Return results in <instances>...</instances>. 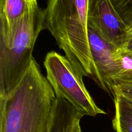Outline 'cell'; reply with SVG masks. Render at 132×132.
I'll return each instance as SVG.
<instances>
[{
    "instance_id": "obj_7",
    "label": "cell",
    "mask_w": 132,
    "mask_h": 132,
    "mask_svg": "<svg viewBox=\"0 0 132 132\" xmlns=\"http://www.w3.org/2000/svg\"><path fill=\"white\" fill-rule=\"evenodd\" d=\"M37 0H0V45L9 46L19 21Z\"/></svg>"
},
{
    "instance_id": "obj_1",
    "label": "cell",
    "mask_w": 132,
    "mask_h": 132,
    "mask_svg": "<svg viewBox=\"0 0 132 132\" xmlns=\"http://www.w3.org/2000/svg\"><path fill=\"white\" fill-rule=\"evenodd\" d=\"M55 99L34 58L15 88L0 97V132H48Z\"/></svg>"
},
{
    "instance_id": "obj_13",
    "label": "cell",
    "mask_w": 132,
    "mask_h": 132,
    "mask_svg": "<svg viewBox=\"0 0 132 132\" xmlns=\"http://www.w3.org/2000/svg\"><path fill=\"white\" fill-rule=\"evenodd\" d=\"M123 46L132 51V26L126 30V39Z\"/></svg>"
},
{
    "instance_id": "obj_4",
    "label": "cell",
    "mask_w": 132,
    "mask_h": 132,
    "mask_svg": "<svg viewBox=\"0 0 132 132\" xmlns=\"http://www.w3.org/2000/svg\"><path fill=\"white\" fill-rule=\"evenodd\" d=\"M88 0H48L45 26L59 37L78 39L88 34Z\"/></svg>"
},
{
    "instance_id": "obj_12",
    "label": "cell",
    "mask_w": 132,
    "mask_h": 132,
    "mask_svg": "<svg viewBox=\"0 0 132 132\" xmlns=\"http://www.w3.org/2000/svg\"><path fill=\"white\" fill-rule=\"evenodd\" d=\"M113 95L119 94L132 101V81L116 84L112 88Z\"/></svg>"
},
{
    "instance_id": "obj_11",
    "label": "cell",
    "mask_w": 132,
    "mask_h": 132,
    "mask_svg": "<svg viewBox=\"0 0 132 132\" xmlns=\"http://www.w3.org/2000/svg\"><path fill=\"white\" fill-rule=\"evenodd\" d=\"M126 28L132 26V0H110Z\"/></svg>"
},
{
    "instance_id": "obj_14",
    "label": "cell",
    "mask_w": 132,
    "mask_h": 132,
    "mask_svg": "<svg viewBox=\"0 0 132 132\" xmlns=\"http://www.w3.org/2000/svg\"><path fill=\"white\" fill-rule=\"evenodd\" d=\"M73 132H82V130H81V126H80V121L77 122L76 123V125H75L74 129H73Z\"/></svg>"
},
{
    "instance_id": "obj_2",
    "label": "cell",
    "mask_w": 132,
    "mask_h": 132,
    "mask_svg": "<svg viewBox=\"0 0 132 132\" xmlns=\"http://www.w3.org/2000/svg\"><path fill=\"white\" fill-rule=\"evenodd\" d=\"M43 29L45 11L36 1L19 19L10 46L0 45V97L9 94L23 78L34 59V47Z\"/></svg>"
},
{
    "instance_id": "obj_10",
    "label": "cell",
    "mask_w": 132,
    "mask_h": 132,
    "mask_svg": "<svg viewBox=\"0 0 132 132\" xmlns=\"http://www.w3.org/2000/svg\"><path fill=\"white\" fill-rule=\"evenodd\" d=\"M114 57L118 66L119 72L115 78L113 85L120 82L132 81L131 50L125 46L117 47L114 52Z\"/></svg>"
},
{
    "instance_id": "obj_6",
    "label": "cell",
    "mask_w": 132,
    "mask_h": 132,
    "mask_svg": "<svg viewBox=\"0 0 132 132\" xmlns=\"http://www.w3.org/2000/svg\"><path fill=\"white\" fill-rule=\"evenodd\" d=\"M89 43L94 64L108 88L113 95L112 87L119 68L114 57L117 46L106 40L95 29L88 25Z\"/></svg>"
},
{
    "instance_id": "obj_3",
    "label": "cell",
    "mask_w": 132,
    "mask_h": 132,
    "mask_svg": "<svg viewBox=\"0 0 132 132\" xmlns=\"http://www.w3.org/2000/svg\"><path fill=\"white\" fill-rule=\"evenodd\" d=\"M43 64L46 79L56 97L67 101L83 117L106 114L89 94L82 76L65 56L56 52H50L46 54Z\"/></svg>"
},
{
    "instance_id": "obj_5",
    "label": "cell",
    "mask_w": 132,
    "mask_h": 132,
    "mask_svg": "<svg viewBox=\"0 0 132 132\" xmlns=\"http://www.w3.org/2000/svg\"><path fill=\"white\" fill-rule=\"evenodd\" d=\"M88 25L117 47L123 46L127 28L110 0H88Z\"/></svg>"
},
{
    "instance_id": "obj_9",
    "label": "cell",
    "mask_w": 132,
    "mask_h": 132,
    "mask_svg": "<svg viewBox=\"0 0 132 132\" xmlns=\"http://www.w3.org/2000/svg\"><path fill=\"white\" fill-rule=\"evenodd\" d=\"M115 116L112 121L116 132H132V101L114 94Z\"/></svg>"
},
{
    "instance_id": "obj_8",
    "label": "cell",
    "mask_w": 132,
    "mask_h": 132,
    "mask_svg": "<svg viewBox=\"0 0 132 132\" xmlns=\"http://www.w3.org/2000/svg\"><path fill=\"white\" fill-rule=\"evenodd\" d=\"M82 117L67 101L56 97L48 132H73Z\"/></svg>"
}]
</instances>
